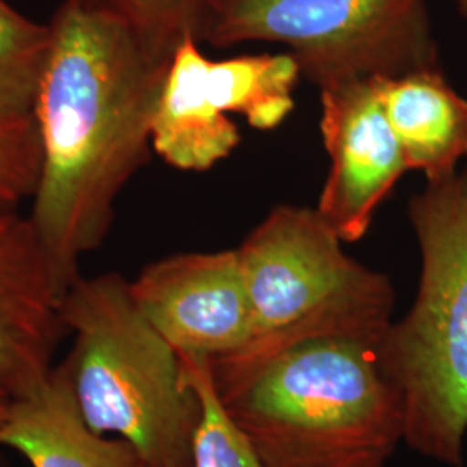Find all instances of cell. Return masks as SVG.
I'll list each match as a JSON object with an SVG mask.
<instances>
[{"label": "cell", "instance_id": "cell-11", "mask_svg": "<svg viewBox=\"0 0 467 467\" xmlns=\"http://www.w3.org/2000/svg\"><path fill=\"white\" fill-rule=\"evenodd\" d=\"M0 447L32 467H139L127 441L94 433L80 416L65 364L34 393L11 399L0 422Z\"/></svg>", "mask_w": 467, "mask_h": 467}, {"label": "cell", "instance_id": "cell-12", "mask_svg": "<svg viewBox=\"0 0 467 467\" xmlns=\"http://www.w3.org/2000/svg\"><path fill=\"white\" fill-rule=\"evenodd\" d=\"M384 115L400 142L409 171L428 184L443 182L467 158V99L440 67L370 78Z\"/></svg>", "mask_w": 467, "mask_h": 467}, {"label": "cell", "instance_id": "cell-10", "mask_svg": "<svg viewBox=\"0 0 467 467\" xmlns=\"http://www.w3.org/2000/svg\"><path fill=\"white\" fill-rule=\"evenodd\" d=\"M200 44L187 36L173 50L150 119V148L182 171H208L241 144L237 125L210 96V57Z\"/></svg>", "mask_w": 467, "mask_h": 467}, {"label": "cell", "instance_id": "cell-6", "mask_svg": "<svg viewBox=\"0 0 467 467\" xmlns=\"http://www.w3.org/2000/svg\"><path fill=\"white\" fill-rule=\"evenodd\" d=\"M200 42L279 44L318 88L438 67L426 0H206Z\"/></svg>", "mask_w": 467, "mask_h": 467}, {"label": "cell", "instance_id": "cell-1", "mask_svg": "<svg viewBox=\"0 0 467 467\" xmlns=\"http://www.w3.org/2000/svg\"><path fill=\"white\" fill-rule=\"evenodd\" d=\"M32 115L40 173L30 220L63 283L111 231L119 192L150 158V119L168 63L117 16L63 0Z\"/></svg>", "mask_w": 467, "mask_h": 467}, {"label": "cell", "instance_id": "cell-5", "mask_svg": "<svg viewBox=\"0 0 467 467\" xmlns=\"http://www.w3.org/2000/svg\"><path fill=\"white\" fill-rule=\"evenodd\" d=\"M409 217L420 251L418 295L379 343L400 393L405 441L462 467L467 434V167L428 184Z\"/></svg>", "mask_w": 467, "mask_h": 467}, {"label": "cell", "instance_id": "cell-15", "mask_svg": "<svg viewBox=\"0 0 467 467\" xmlns=\"http://www.w3.org/2000/svg\"><path fill=\"white\" fill-rule=\"evenodd\" d=\"M185 383L200 401L192 467H265L218 400L206 358L181 355Z\"/></svg>", "mask_w": 467, "mask_h": 467}, {"label": "cell", "instance_id": "cell-4", "mask_svg": "<svg viewBox=\"0 0 467 467\" xmlns=\"http://www.w3.org/2000/svg\"><path fill=\"white\" fill-rule=\"evenodd\" d=\"M343 244L316 208L279 204L268 212L235 248L251 301L250 341L208 360L215 383L305 341H383L393 324V284L351 258Z\"/></svg>", "mask_w": 467, "mask_h": 467}, {"label": "cell", "instance_id": "cell-7", "mask_svg": "<svg viewBox=\"0 0 467 467\" xmlns=\"http://www.w3.org/2000/svg\"><path fill=\"white\" fill-rule=\"evenodd\" d=\"M135 303L179 355L217 360L251 336V301L237 251L179 253L130 281Z\"/></svg>", "mask_w": 467, "mask_h": 467}, {"label": "cell", "instance_id": "cell-16", "mask_svg": "<svg viewBox=\"0 0 467 467\" xmlns=\"http://www.w3.org/2000/svg\"><path fill=\"white\" fill-rule=\"evenodd\" d=\"M121 19L150 54L168 63L187 38L200 40L206 0H84Z\"/></svg>", "mask_w": 467, "mask_h": 467}, {"label": "cell", "instance_id": "cell-20", "mask_svg": "<svg viewBox=\"0 0 467 467\" xmlns=\"http://www.w3.org/2000/svg\"><path fill=\"white\" fill-rule=\"evenodd\" d=\"M139 467H148V466H144V464H140V466H139Z\"/></svg>", "mask_w": 467, "mask_h": 467}, {"label": "cell", "instance_id": "cell-9", "mask_svg": "<svg viewBox=\"0 0 467 467\" xmlns=\"http://www.w3.org/2000/svg\"><path fill=\"white\" fill-rule=\"evenodd\" d=\"M67 289L30 217L0 206V391L9 399L34 393L56 368Z\"/></svg>", "mask_w": 467, "mask_h": 467}, {"label": "cell", "instance_id": "cell-14", "mask_svg": "<svg viewBox=\"0 0 467 467\" xmlns=\"http://www.w3.org/2000/svg\"><path fill=\"white\" fill-rule=\"evenodd\" d=\"M49 44V23H38L0 0V118L34 111Z\"/></svg>", "mask_w": 467, "mask_h": 467}, {"label": "cell", "instance_id": "cell-3", "mask_svg": "<svg viewBox=\"0 0 467 467\" xmlns=\"http://www.w3.org/2000/svg\"><path fill=\"white\" fill-rule=\"evenodd\" d=\"M73 348L63 360L80 416L134 447L148 467H192L200 401L181 355L137 306L115 272L78 277L63 298Z\"/></svg>", "mask_w": 467, "mask_h": 467}, {"label": "cell", "instance_id": "cell-21", "mask_svg": "<svg viewBox=\"0 0 467 467\" xmlns=\"http://www.w3.org/2000/svg\"><path fill=\"white\" fill-rule=\"evenodd\" d=\"M0 467H4V466H0Z\"/></svg>", "mask_w": 467, "mask_h": 467}, {"label": "cell", "instance_id": "cell-8", "mask_svg": "<svg viewBox=\"0 0 467 467\" xmlns=\"http://www.w3.org/2000/svg\"><path fill=\"white\" fill-rule=\"evenodd\" d=\"M320 134L329 173L316 210L345 243H357L409 173L400 142L370 80L320 88Z\"/></svg>", "mask_w": 467, "mask_h": 467}, {"label": "cell", "instance_id": "cell-2", "mask_svg": "<svg viewBox=\"0 0 467 467\" xmlns=\"http://www.w3.org/2000/svg\"><path fill=\"white\" fill-rule=\"evenodd\" d=\"M213 386L265 467H386L405 441L379 343L305 341Z\"/></svg>", "mask_w": 467, "mask_h": 467}, {"label": "cell", "instance_id": "cell-13", "mask_svg": "<svg viewBox=\"0 0 467 467\" xmlns=\"http://www.w3.org/2000/svg\"><path fill=\"white\" fill-rule=\"evenodd\" d=\"M301 77L289 52L244 54L208 61V90L227 115H241L256 130H274L295 109Z\"/></svg>", "mask_w": 467, "mask_h": 467}, {"label": "cell", "instance_id": "cell-18", "mask_svg": "<svg viewBox=\"0 0 467 467\" xmlns=\"http://www.w3.org/2000/svg\"><path fill=\"white\" fill-rule=\"evenodd\" d=\"M9 403H11V399L4 391H0V422H2V419L5 418Z\"/></svg>", "mask_w": 467, "mask_h": 467}, {"label": "cell", "instance_id": "cell-19", "mask_svg": "<svg viewBox=\"0 0 467 467\" xmlns=\"http://www.w3.org/2000/svg\"><path fill=\"white\" fill-rule=\"evenodd\" d=\"M455 2L461 5V9L467 15V0H455Z\"/></svg>", "mask_w": 467, "mask_h": 467}, {"label": "cell", "instance_id": "cell-17", "mask_svg": "<svg viewBox=\"0 0 467 467\" xmlns=\"http://www.w3.org/2000/svg\"><path fill=\"white\" fill-rule=\"evenodd\" d=\"M40 173V140L32 113L0 118V206L34 198Z\"/></svg>", "mask_w": 467, "mask_h": 467}]
</instances>
